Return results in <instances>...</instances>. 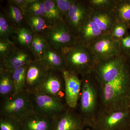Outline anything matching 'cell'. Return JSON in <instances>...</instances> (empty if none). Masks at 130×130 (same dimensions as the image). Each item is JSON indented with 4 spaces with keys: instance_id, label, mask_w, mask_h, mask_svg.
Listing matches in <instances>:
<instances>
[{
    "instance_id": "6da1fadb",
    "label": "cell",
    "mask_w": 130,
    "mask_h": 130,
    "mask_svg": "<svg viewBox=\"0 0 130 130\" xmlns=\"http://www.w3.org/2000/svg\"><path fill=\"white\" fill-rule=\"evenodd\" d=\"M59 51L64 58L66 70L83 74L94 67L95 60L89 48L81 42Z\"/></svg>"
},
{
    "instance_id": "7a4b0ae2",
    "label": "cell",
    "mask_w": 130,
    "mask_h": 130,
    "mask_svg": "<svg viewBox=\"0 0 130 130\" xmlns=\"http://www.w3.org/2000/svg\"><path fill=\"white\" fill-rule=\"evenodd\" d=\"M32 111L31 102L27 91L2 98L1 100L0 116L21 121Z\"/></svg>"
},
{
    "instance_id": "3957f363",
    "label": "cell",
    "mask_w": 130,
    "mask_h": 130,
    "mask_svg": "<svg viewBox=\"0 0 130 130\" xmlns=\"http://www.w3.org/2000/svg\"><path fill=\"white\" fill-rule=\"evenodd\" d=\"M33 111L54 119L66 111L62 100L35 90L29 92Z\"/></svg>"
},
{
    "instance_id": "277c9868",
    "label": "cell",
    "mask_w": 130,
    "mask_h": 130,
    "mask_svg": "<svg viewBox=\"0 0 130 130\" xmlns=\"http://www.w3.org/2000/svg\"><path fill=\"white\" fill-rule=\"evenodd\" d=\"M43 36L49 46L57 51L71 46L78 41L64 21L51 26Z\"/></svg>"
},
{
    "instance_id": "5b68a950",
    "label": "cell",
    "mask_w": 130,
    "mask_h": 130,
    "mask_svg": "<svg viewBox=\"0 0 130 130\" xmlns=\"http://www.w3.org/2000/svg\"><path fill=\"white\" fill-rule=\"evenodd\" d=\"M95 66L98 76L105 83L113 81L127 71L123 54L95 61Z\"/></svg>"
},
{
    "instance_id": "8992f818",
    "label": "cell",
    "mask_w": 130,
    "mask_h": 130,
    "mask_svg": "<svg viewBox=\"0 0 130 130\" xmlns=\"http://www.w3.org/2000/svg\"><path fill=\"white\" fill-rule=\"evenodd\" d=\"M88 47L95 61L123 54L119 41L115 40L109 34L102 35Z\"/></svg>"
},
{
    "instance_id": "52a82bcc",
    "label": "cell",
    "mask_w": 130,
    "mask_h": 130,
    "mask_svg": "<svg viewBox=\"0 0 130 130\" xmlns=\"http://www.w3.org/2000/svg\"><path fill=\"white\" fill-rule=\"evenodd\" d=\"M91 11L88 1L76 0L72 6L65 22L76 36L82 26L90 18Z\"/></svg>"
},
{
    "instance_id": "ba28073f",
    "label": "cell",
    "mask_w": 130,
    "mask_h": 130,
    "mask_svg": "<svg viewBox=\"0 0 130 130\" xmlns=\"http://www.w3.org/2000/svg\"><path fill=\"white\" fill-rule=\"evenodd\" d=\"M64 83L65 99L70 108L74 109L78 102L82 89L81 80L78 74L65 70L62 72Z\"/></svg>"
},
{
    "instance_id": "9c48e42d",
    "label": "cell",
    "mask_w": 130,
    "mask_h": 130,
    "mask_svg": "<svg viewBox=\"0 0 130 130\" xmlns=\"http://www.w3.org/2000/svg\"><path fill=\"white\" fill-rule=\"evenodd\" d=\"M57 72L49 71L36 90L62 100L65 98V89Z\"/></svg>"
},
{
    "instance_id": "30bf717a",
    "label": "cell",
    "mask_w": 130,
    "mask_h": 130,
    "mask_svg": "<svg viewBox=\"0 0 130 130\" xmlns=\"http://www.w3.org/2000/svg\"><path fill=\"white\" fill-rule=\"evenodd\" d=\"M49 71L38 60L29 63L26 73V90L30 92L37 89Z\"/></svg>"
},
{
    "instance_id": "8fae6325",
    "label": "cell",
    "mask_w": 130,
    "mask_h": 130,
    "mask_svg": "<svg viewBox=\"0 0 130 130\" xmlns=\"http://www.w3.org/2000/svg\"><path fill=\"white\" fill-rule=\"evenodd\" d=\"M90 18L104 34H110L117 21L113 7L103 9L91 8Z\"/></svg>"
},
{
    "instance_id": "7c38bea8",
    "label": "cell",
    "mask_w": 130,
    "mask_h": 130,
    "mask_svg": "<svg viewBox=\"0 0 130 130\" xmlns=\"http://www.w3.org/2000/svg\"><path fill=\"white\" fill-rule=\"evenodd\" d=\"M129 81L127 71L113 81L105 83L103 97L106 102H113L125 92Z\"/></svg>"
},
{
    "instance_id": "4fadbf2b",
    "label": "cell",
    "mask_w": 130,
    "mask_h": 130,
    "mask_svg": "<svg viewBox=\"0 0 130 130\" xmlns=\"http://www.w3.org/2000/svg\"><path fill=\"white\" fill-rule=\"evenodd\" d=\"M32 60L27 52L15 47L7 56L1 60L0 67L12 72L28 64Z\"/></svg>"
},
{
    "instance_id": "5bb4252c",
    "label": "cell",
    "mask_w": 130,
    "mask_h": 130,
    "mask_svg": "<svg viewBox=\"0 0 130 130\" xmlns=\"http://www.w3.org/2000/svg\"><path fill=\"white\" fill-rule=\"evenodd\" d=\"M54 120L32 111L20 121L23 130H53Z\"/></svg>"
},
{
    "instance_id": "9a60e30c",
    "label": "cell",
    "mask_w": 130,
    "mask_h": 130,
    "mask_svg": "<svg viewBox=\"0 0 130 130\" xmlns=\"http://www.w3.org/2000/svg\"><path fill=\"white\" fill-rule=\"evenodd\" d=\"M39 60L49 71L62 73L66 70L64 61L60 52L49 45Z\"/></svg>"
},
{
    "instance_id": "2e32d148",
    "label": "cell",
    "mask_w": 130,
    "mask_h": 130,
    "mask_svg": "<svg viewBox=\"0 0 130 130\" xmlns=\"http://www.w3.org/2000/svg\"><path fill=\"white\" fill-rule=\"evenodd\" d=\"M103 34V32L90 18L79 29L77 37L78 41L88 46Z\"/></svg>"
},
{
    "instance_id": "e0dca14e",
    "label": "cell",
    "mask_w": 130,
    "mask_h": 130,
    "mask_svg": "<svg viewBox=\"0 0 130 130\" xmlns=\"http://www.w3.org/2000/svg\"><path fill=\"white\" fill-rule=\"evenodd\" d=\"M53 130H80L79 118L71 111H66L54 119Z\"/></svg>"
},
{
    "instance_id": "ac0fdd59",
    "label": "cell",
    "mask_w": 130,
    "mask_h": 130,
    "mask_svg": "<svg viewBox=\"0 0 130 130\" xmlns=\"http://www.w3.org/2000/svg\"><path fill=\"white\" fill-rule=\"evenodd\" d=\"M96 103L94 89L88 81H85L81 90V108L84 113H87L93 111Z\"/></svg>"
},
{
    "instance_id": "d6986e66",
    "label": "cell",
    "mask_w": 130,
    "mask_h": 130,
    "mask_svg": "<svg viewBox=\"0 0 130 130\" xmlns=\"http://www.w3.org/2000/svg\"><path fill=\"white\" fill-rule=\"evenodd\" d=\"M14 87L12 72L0 67V96L5 98L14 95Z\"/></svg>"
},
{
    "instance_id": "ffe728a7",
    "label": "cell",
    "mask_w": 130,
    "mask_h": 130,
    "mask_svg": "<svg viewBox=\"0 0 130 130\" xmlns=\"http://www.w3.org/2000/svg\"><path fill=\"white\" fill-rule=\"evenodd\" d=\"M5 16L10 24L16 29L22 27L21 25L25 19L23 11L9 1H8Z\"/></svg>"
},
{
    "instance_id": "44dd1931",
    "label": "cell",
    "mask_w": 130,
    "mask_h": 130,
    "mask_svg": "<svg viewBox=\"0 0 130 130\" xmlns=\"http://www.w3.org/2000/svg\"><path fill=\"white\" fill-rule=\"evenodd\" d=\"M25 20L34 34L43 35L50 26L44 17L32 15H25Z\"/></svg>"
},
{
    "instance_id": "7402d4cb",
    "label": "cell",
    "mask_w": 130,
    "mask_h": 130,
    "mask_svg": "<svg viewBox=\"0 0 130 130\" xmlns=\"http://www.w3.org/2000/svg\"><path fill=\"white\" fill-rule=\"evenodd\" d=\"M44 3L45 9L44 18L50 25L53 26L64 21L54 0H44Z\"/></svg>"
},
{
    "instance_id": "603a6c76",
    "label": "cell",
    "mask_w": 130,
    "mask_h": 130,
    "mask_svg": "<svg viewBox=\"0 0 130 130\" xmlns=\"http://www.w3.org/2000/svg\"><path fill=\"white\" fill-rule=\"evenodd\" d=\"M113 10L117 21L129 25L130 23V1L115 0Z\"/></svg>"
},
{
    "instance_id": "cb8c5ba5",
    "label": "cell",
    "mask_w": 130,
    "mask_h": 130,
    "mask_svg": "<svg viewBox=\"0 0 130 130\" xmlns=\"http://www.w3.org/2000/svg\"><path fill=\"white\" fill-rule=\"evenodd\" d=\"M28 64L12 72L14 87V95L26 90V73Z\"/></svg>"
},
{
    "instance_id": "d4e9b609",
    "label": "cell",
    "mask_w": 130,
    "mask_h": 130,
    "mask_svg": "<svg viewBox=\"0 0 130 130\" xmlns=\"http://www.w3.org/2000/svg\"><path fill=\"white\" fill-rule=\"evenodd\" d=\"M48 45L43 35L34 34V37L29 49L35 59L40 60Z\"/></svg>"
},
{
    "instance_id": "484cf974",
    "label": "cell",
    "mask_w": 130,
    "mask_h": 130,
    "mask_svg": "<svg viewBox=\"0 0 130 130\" xmlns=\"http://www.w3.org/2000/svg\"><path fill=\"white\" fill-rule=\"evenodd\" d=\"M16 40L22 46L29 48L34 37V34L30 28L22 26L16 29Z\"/></svg>"
},
{
    "instance_id": "4316f807",
    "label": "cell",
    "mask_w": 130,
    "mask_h": 130,
    "mask_svg": "<svg viewBox=\"0 0 130 130\" xmlns=\"http://www.w3.org/2000/svg\"><path fill=\"white\" fill-rule=\"evenodd\" d=\"M24 15L45 16L44 0H32L24 12Z\"/></svg>"
},
{
    "instance_id": "83f0119b",
    "label": "cell",
    "mask_w": 130,
    "mask_h": 130,
    "mask_svg": "<svg viewBox=\"0 0 130 130\" xmlns=\"http://www.w3.org/2000/svg\"><path fill=\"white\" fill-rule=\"evenodd\" d=\"M16 29L12 27L5 14L0 13V41L9 40L10 36L15 34Z\"/></svg>"
},
{
    "instance_id": "f1b7e54d",
    "label": "cell",
    "mask_w": 130,
    "mask_h": 130,
    "mask_svg": "<svg viewBox=\"0 0 130 130\" xmlns=\"http://www.w3.org/2000/svg\"><path fill=\"white\" fill-rule=\"evenodd\" d=\"M0 130H23L21 121L7 116H0Z\"/></svg>"
},
{
    "instance_id": "f546056e",
    "label": "cell",
    "mask_w": 130,
    "mask_h": 130,
    "mask_svg": "<svg viewBox=\"0 0 130 130\" xmlns=\"http://www.w3.org/2000/svg\"><path fill=\"white\" fill-rule=\"evenodd\" d=\"M128 26L126 24L117 21L109 34L115 40L119 41L125 36Z\"/></svg>"
},
{
    "instance_id": "4dcf8cb0",
    "label": "cell",
    "mask_w": 130,
    "mask_h": 130,
    "mask_svg": "<svg viewBox=\"0 0 130 130\" xmlns=\"http://www.w3.org/2000/svg\"><path fill=\"white\" fill-rule=\"evenodd\" d=\"M126 116V114L123 112L119 111L114 113L106 120L105 122L106 126L108 128H113L123 120Z\"/></svg>"
},
{
    "instance_id": "1f68e13d",
    "label": "cell",
    "mask_w": 130,
    "mask_h": 130,
    "mask_svg": "<svg viewBox=\"0 0 130 130\" xmlns=\"http://www.w3.org/2000/svg\"><path fill=\"white\" fill-rule=\"evenodd\" d=\"M56 6L65 21L73 4L76 0H54Z\"/></svg>"
},
{
    "instance_id": "d6a6232c",
    "label": "cell",
    "mask_w": 130,
    "mask_h": 130,
    "mask_svg": "<svg viewBox=\"0 0 130 130\" xmlns=\"http://www.w3.org/2000/svg\"><path fill=\"white\" fill-rule=\"evenodd\" d=\"M88 2L92 9H103L113 8L115 0H89Z\"/></svg>"
},
{
    "instance_id": "836d02e7",
    "label": "cell",
    "mask_w": 130,
    "mask_h": 130,
    "mask_svg": "<svg viewBox=\"0 0 130 130\" xmlns=\"http://www.w3.org/2000/svg\"><path fill=\"white\" fill-rule=\"evenodd\" d=\"M16 47L10 40L0 41V59L2 60L10 54Z\"/></svg>"
},
{
    "instance_id": "e575fe53",
    "label": "cell",
    "mask_w": 130,
    "mask_h": 130,
    "mask_svg": "<svg viewBox=\"0 0 130 130\" xmlns=\"http://www.w3.org/2000/svg\"><path fill=\"white\" fill-rule=\"evenodd\" d=\"M119 42L122 53L123 51H130V35L126 36L120 40Z\"/></svg>"
},
{
    "instance_id": "d590c367",
    "label": "cell",
    "mask_w": 130,
    "mask_h": 130,
    "mask_svg": "<svg viewBox=\"0 0 130 130\" xmlns=\"http://www.w3.org/2000/svg\"><path fill=\"white\" fill-rule=\"evenodd\" d=\"M10 2L18 7L23 12L32 0H11Z\"/></svg>"
}]
</instances>
